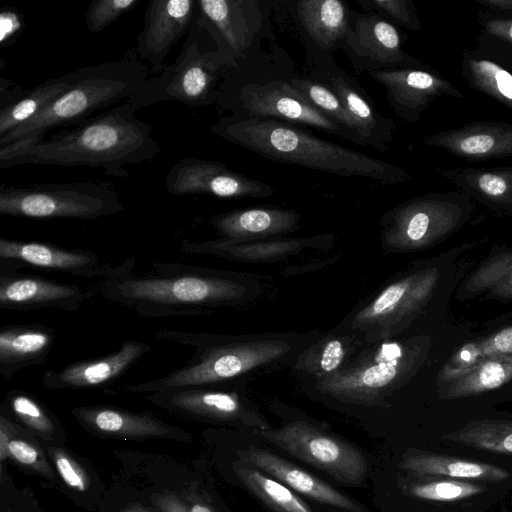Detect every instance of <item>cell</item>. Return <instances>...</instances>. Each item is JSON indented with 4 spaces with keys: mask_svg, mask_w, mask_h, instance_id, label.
<instances>
[{
    "mask_svg": "<svg viewBox=\"0 0 512 512\" xmlns=\"http://www.w3.org/2000/svg\"><path fill=\"white\" fill-rule=\"evenodd\" d=\"M127 101L38 141L0 146V169L18 165L86 166L125 178V165L152 162L161 152L152 126L135 116Z\"/></svg>",
    "mask_w": 512,
    "mask_h": 512,
    "instance_id": "obj_1",
    "label": "cell"
},
{
    "mask_svg": "<svg viewBox=\"0 0 512 512\" xmlns=\"http://www.w3.org/2000/svg\"><path fill=\"white\" fill-rule=\"evenodd\" d=\"M94 291L149 318L201 316L246 294L243 283L222 271L137 258L110 266Z\"/></svg>",
    "mask_w": 512,
    "mask_h": 512,
    "instance_id": "obj_2",
    "label": "cell"
},
{
    "mask_svg": "<svg viewBox=\"0 0 512 512\" xmlns=\"http://www.w3.org/2000/svg\"><path fill=\"white\" fill-rule=\"evenodd\" d=\"M217 136L263 158L382 185L401 182L405 173L384 160L320 139L295 124L274 118L226 116L210 126Z\"/></svg>",
    "mask_w": 512,
    "mask_h": 512,
    "instance_id": "obj_3",
    "label": "cell"
},
{
    "mask_svg": "<svg viewBox=\"0 0 512 512\" xmlns=\"http://www.w3.org/2000/svg\"><path fill=\"white\" fill-rule=\"evenodd\" d=\"M70 86L37 116L0 137V146L15 141H38L56 128H70L95 112L131 99L148 79L149 67L135 50L121 59L73 70Z\"/></svg>",
    "mask_w": 512,
    "mask_h": 512,
    "instance_id": "obj_4",
    "label": "cell"
},
{
    "mask_svg": "<svg viewBox=\"0 0 512 512\" xmlns=\"http://www.w3.org/2000/svg\"><path fill=\"white\" fill-rule=\"evenodd\" d=\"M154 337L194 348V354L180 368L161 378L130 385L129 391L152 393L224 383L282 358L291 349L283 340L234 341L213 334L170 329L158 330Z\"/></svg>",
    "mask_w": 512,
    "mask_h": 512,
    "instance_id": "obj_5",
    "label": "cell"
},
{
    "mask_svg": "<svg viewBox=\"0 0 512 512\" xmlns=\"http://www.w3.org/2000/svg\"><path fill=\"white\" fill-rule=\"evenodd\" d=\"M429 347L427 337L382 341L354 363L319 379L317 388L342 401L375 403L417 372Z\"/></svg>",
    "mask_w": 512,
    "mask_h": 512,
    "instance_id": "obj_6",
    "label": "cell"
},
{
    "mask_svg": "<svg viewBox=\"0 0 512 512\" xmlns=\"http://www.w3.org/2000/svg\"><path fill=\"white\" fill-rule=\"evenodd\" d=\"M123 210L117 191L108 181L0 186V214L5 216L93 220Z\"/></svg>",
    "mask_w": 512,
    "mask_h": 512,
    "instance_id": "obj_7",
    "label": "cell"
},
{
    "mask_svg": "<svg viewBox=\"0 0 512 512\" xmlns=\"http://www.w3.org/2000/svg\"><path fill=\"white\" fill-rule=\"evenodd\" d=\"M229 66L234 65L217 47L202 49L193 25L177 60L147 79L127 102L134 111L166 101L188 106L213 104L220 98V78Z\"/></svg>",
    "mask_w": 512,
    "mask_h": 512,
    "instance_id": "obj_8",
    "label": "cell"
},
{
    "mask_svg": "<svg viewBox=\"0 0 512 512\" xmlns=\"http://www.w3.org/2000/svg\"><path fill=\"white\" fill-rule=\"evenodd\" d=\"M441 276L439 266H429L398 279L355 315L352 328L371 341L389 340L426 306Z\"/></svg>",
    "mask_w": 512,
    "mask_h": 512,
    "instance_id": "obj_9",
    "label": "cell"
},
{
    "mask_svg": "<svg viewBox=\"0 0 512 512\" xmlns=\"http://www.w3.org/2000/svg\"><path fill=\"white\" fill-rule=\"evenodd\" d=\"M261 435L337 481L358 485L366 478L368 463L358 449L307 422L294 421L278 429H264Z\"/></svg>",
    "mask_w": 512,
    "mask_h": 512,
    "instance_id": "obj_10",
    "label": "cell"
},
{
    "mask_svg": "<svg viewBox=\"0 0 512 512\" xmlns=\"http://www.w3.org/2000/svg\"><path fill=\"white\" fill-rule=\"evenodd\" d=\"M235 116L274 118L292 124H303L339 138L366 146L357 133L349 131L311 106L287 80L249 81L236 93Z\"/></svg>",
    "mask_w": 512,
    "mask_h": 512,
    "instance_id": "obj_11",
    "label": "cell"
},
{
    "mask_svg": "<svg viewBox=\"0 0 512 512\" xmlns=\"http://www.w3.org/2000/svg\"><path fill=\"white\" fill-rule=\"evenodd\" d=\"M172 195L208 194L221 198H264L275 190L267 183L235 172L223 163L185 157L176 161L165 177Z\"/></svg>",
    "mask_w": 512,
    "mask_h": 512,
    "instance_id": "obj_12",
    "label": "cell"
},
{
    "mask_svg": "<svg viewBox=\"0 0 512 512\" xmlns=\"http://www.w3.org/2000/svg\"><path fill=\"white\" fill-rule=\"evenodd\" d=\"M197 22L233 63L252 49L264 24V8L259 0H197Z\"/></svg>",
    "mask_w": 512,
    "mask_h": 512,
    "instance_id": "obj_13",
    "label": "cell"
},
{
    "mask_svg": "<svg viewBox=\"0 0 512 512\" xmlns=\"http://www.w3.org/2000/svg\"><path fill=\"white\" fill-rule=\"evenodd\" d=\"M0 307L30 311L59 309L76 311L95 293L94 289L75 283H63L16 270V262L1 260Z\"/></svg>",
    "mask_w": 512,
    "mask_h": 512,
    "instance_id": "obj_14",
    "label": "cell"
},
{
    "mask_svg": "<svg viewBox=\"0 0 512 512\" xmlns=\"http://www.w3.org/2000/svg\"><path fill=\"white\" fill-rule=\"evenodd\" d=\"M199 13L197 0H150L144 26L136 37L138 57L150 64L158 75L166 67L165 59L179 39L192 29Z\"/></svg>",
    "mask_w": 512,
    "mask_h": 512,
    "instance_id": "obj_15",
    "label": "cell"
},
{
    "mask_svg": "<svg viewBox=\"0 0 512 512\" xmlns=\"http://www.w3.org/2000/svg\"><path fill=\"white\" fill-rule=\"evenodd\" d=\"M340 48L358 72L393 69L404 59L399 31L373 12L353 11Z\"/></svg>",
    "mask_w": 512,
    "mask_h": 512,
    "instance_id": "obj_16",
    "label": "cell"
},
{
    "mask_svg": "<svg viewBox=\"0 0 512 512\" xmlns=\"http://www.w3.org/2000/svg\"><path fill=\"white\" fill-rule=\"evenodd\" d=\"M316 74L340 99L344 108L358 126V133L366 146L386 151L392 139L395 124L376 109L361 85L339 68L330 55L320 54Z\"/></svg>",
    "mask_w": 512,
    "mask_h": 512,
    "instance_id": "obj_17",
    "label": "cell"
},
{
    "mask_svg": "<svg viewBox=\"0 0 512 512\" xmlns=\"http://www.w3.org/2000/svg\"><path fill=\"white\" fill-rule=\"evenodd\" d=\"M148 399L166 409L193 417L242 422L258 426L261 430L268 429L234 391L211 386L169 388L150 393Z\"/></svg>",
    "mask_w": 512,
    "mask_h": 512,
    "instance_id": "obj_18",
    "label": "cell"
},
{
    "mask_svg": "<svg viewBox=\"0 0 512 512\" xmlns=\"http://www.w3.org/2000/svg\"><path fill=\"white\" fill-rule=\"evenodd\" d=\"M152 347L125 340L120 348L103 357L69 363L60 370H47L42 384L50 389H85L112 384L125 375Z\"/></svg>",
    "mask_w": 512,
    "mask_h": 512,
    "instance_id": "obj_19",
    "label": "cell"
},
{
    "mask_svg": "<svg viewBox=\"0 0 512 512\" xmlns=\"http://www.w3.org/2000/svg\"><path fill=\"white\" fill-rule=\"evenodd\" d=\"M0 260L86 278L102 279L110 268L94 251L67 249L50 243L4 237L0 238Z\"/></svg>",
    "mask_w": 512,
    "mask_h": 512,
    "instance_id": "obj_20",
    "label": "cell"
},
{
    "mask_svg": "<svg viewBox=\"0 0 512 512\" xmlns=\"http://www.w3.org/2000/svg\"><path fill=\"white\" fill-rule=\"evenodd\" d=\"M240 458L291 489L315 501L346 512H363L353 501L333 486L269 451L250 447L238 452Z\"/></svg>",
    "mask_w": 512,
    "mask_h": 512,
    "instance_id": "obj_21",
    "label": "cell"
},
{
    "mask_svg": "<svg viewBox=\"0 0 512 512\" xmlns=\"http://www.w3.org/2000/svg\"><path fill=\"white\" fill-rule=\"evenodd\" d=\"M427 204L396 208L382 217L381 239L387 248L410 251L424 248L444 236L451 223Z\"/></svg>",
    "mask_w": 512,
    "mask_h": 512,
    "instance_id": "obj_22",
    "label": "cell"
},
{
    "mask_svg": "<svg viewBox=\"0 0 512 512\" xmlns=\"http://www.w3.org/2000/svg\"><path fill=\"white\" fill-rule=\"evenodd\" d=\"M56 340V330L41 323L0 328V375L11 378L23 368L42 364Z\"/></svg>",
    "mask_w": 512,
    "mask_h": 512,
    "instance_id": "obj_23",
    "label": "cell"
},
{
    "mask_svg": "<svg viewBox=\"0 0 512 512\" xmlns=\"http://www.w3.org/2000/svg\"><path fill=\"white\" fill-rule=\"evenodd\" d=\"M301 216L293 210L259 207L214 215L210 224L224 240H249L286 234L298 226Z\"/></svg>",
    "mask_w": 512,
    "mask_h": 512,
    "instance_id": "obj_24",
    "label": "cell"
},
{
    "mask_svg": "<svg viewBox=\"0 0 512 512\" xmlns=\"http://www.w3.org/2000/svg\"><path fill=\"white\" fill-rule=\"evenodd\" d=\"M297 18L308 38L322 52L330 55L344 41L353 10L342 0H300Z\"/></svg>",
    "mask_w": 512,
    "mask_h": 512,
    "instance_id": "obj_25",
    "label": "cell"
},
{
    "mask_svg": "<svg viewBox=\"0 0 512 512\" xmlns=\"http://www.w3.org/2000/svg\"><path fill=\"white\" fill-rule=\"evenodd\" d=\"M399 467L414 475L442 476L480 483H500L510 477L507 470L492 463L427 451L405 455Z\"/></svg>",
    "mask_w": 512,
    "mask_h": 512,
    "instance_id": "obj_26",
    "label": "cell"
},
{
    "mask_svg": "<svg viewBox=\"0 0 512 512\" xmlns=\"http://www.w3.org/2000/svg\"><path fill=\"white\" fill-rule=\"evenodd\" d=\"M73 414L85 426L106 434L151 436L166 434L170 430L152 416L106 406L79 407L73 410Z\"/></svg>",
    "mask_w": 512,
    "mask_h": 512,
    "instance_id": "obj_27",
    "label": "cell"
},
{
    "mask_svg": "<svg viewBox=\"0 0 512 512\" xmlns=\"http://www.w3.org/2000/svg\"><path fill=\"white\" fill-rule=\"evenodd\" d=\"M512 355V325L477 340L464 343L448 358L439 371L441 387L491 357Z\"/></svg>",
    "mask_w": 512,
    "mask_h": 512,
    "instance_id": "obj_28",
    "label": "cell"
},
{
    "mask_svg": "<svg viewBox=\"0 0 512 512\" xmlns=\"http://www.w3.org/2000/svg\"><path fill=\"white\" fill-rule=\"evenodd\" d=\"M512 380V355L479 362L457 379L439 387V396L455 400L476 396L502 387Z\"/></svg>",
    "mask_w": 512,
    "mask_h": 512,
    "instance_id": "obj_29",
    "label": "cell"
},
{
    "mask_svg": "<svg viewBox=\"0 0 512 512\" xmlns=\"http://www.w3.org/2000/svg\"><path fill=\"white\" fill-rule=\"evenodd\" d=\"M304 239H285L265 242H234L230 240L188 241L181 244L187 254H206L228 259L260 260L291 253L307 244Z\"/></svg>",
    "mask_w": 512,
    "mask_h": 512,
    "instance_id": "obj_30",
    "label": "cell"
},
{
    "mask_svg": "<svg viewBox=\"0 0 512 512\" xmlns=\"http://www.w3.org/2000/svg\"><path fill=\"white\" fill-rule=\"evenodd\" d=\"M73 70L25 90L21 97L0 109V137L37 116L73 82Z\"/></svg>",
    "mask_w": 512,
    "mask_h": 512,
    "instance_id": "obj_31",
    "label": "cell"
},
{
    "mask_svg": "<svg viewBox=\"0 0 512 512\" xmlns=\"http://www.w3.org/2000/svg\"><path fill=\"white\" fill-rule=\"evenodd\" d=\"M442 438L477 450L512 455V420H474Z\"/></svg>",
    "mask_w": 512,
    "mask_h": 512,
    "instance_id": "obj_32",
    "label": "cell"
},
{
    "mask_svg": "<svg viewBox=\"0 0 512 512\" xmlns=\"http://www.w3.org/2000/svg\"><path fill=\"white\" fill-rule=\"evenodd\" d=\"M464 284L466 294L487 292L493 298L512 300V248L491 251Z\"/></svg>",
    "mask_w": 512,
    "mask_h": 512,
    "instance_id": "obj_33",
    "label": "cell"
},
{
    "mask_svg": "<svg viewBox=\"0 0 512 512\" xmlns=\"http://www.w3.org/2000/svg\"><path fill=\"white\" fill-rule=\"evenodd\" d=\"M402 488L413 498L453 503L483 493L487 490V484L442 476L414 475L403 484Z\"/></svg>",
    "mask_w": 512,
    "mask_h": 512,
    "instance_id": "obj_34",
    "label": "cell"
},
{
    "mask_svg": "<svg viewBox=\"0 0 512 512\" xmlns=\"http://www.w3.org/2000/svg\"><path fill=\"white\" fill-rule=\"evenodd\" d=\"M237 475L260 500L276 512H313L285 484L251 465H238Z\"/></svg>",
    "mask_w": 512,
    "mask_h": 512,
    "instance_id": "obj_35",
    "label": "cell"
},
{
    "mask_svg": "<svg viewBox=\"0 0 512 512\" xmlns=\"http://www.w3.org/2000/svg\"><path fill=\"white\" fill-rule=\"evenodd\" d=\"M287 81L315 109L339 126L359 134L357 124L338 96L324 83L303 75L292 77Z\"/></svg>",
    "mask_w": 512,
    "mask_h": 512,
    "instance_id": "obj_36",
    "label": "cell"
},
{
    "mask_svg": "<svg viewBox=\"0 0 512 512\" xmlns=\"http://www.w3.org/2000/svg\"><path fill=\"white\" fill-rule=\"evenodd\" d=\"M348 349L347 340L330 337L306 350L299 358L297 366L319 380L340 370Z\"/></svg>",
    "mask_w": 512,
    "mask_h": 512,
    "instance_id": "obj_37",
    "label": "cell"
},
{
    "mask_svg": "<svg viewBox=\"0 0 512 512\" xmlns=\"http://www.w3.org/2000/svg\"><path fill=\"white\" fill-rule=\"evenodd\" d=\"M4 401L9 411L33 431L41 434L55 431L57 425L50 412L28 392L10 390Z\"/></svg>",
    "mask_w": 512,
    "mask_h": 512,
    "instance_id": "obj_38",
    "label": "cell"
},
{
    "mask_svg": "<svg viewBox=\"0 0 512 512\" xmlns=\"http://www.w3.org/2000/svg\"><path fill=\"white\" fill-rule=\"evenodd\" d=\"M139 0H95L85 14L90 32H100L139 4Z\"/></svg>",
    "mask_w": 512,
    "mask_h": 512,
    "instance_id": "obj_39",
    "label": "cell"
},
{
    "mask_svg": "<svg viewBox=\"0 0 512 512\" xmlns=\"http://www.w3.org/2000/svg\"><path fill=\"white\" fill-rule=\"evenodd\" d=\"M364 12L376 13L400 25L411 26L412 18L407 2L403 0H358Z\"/></svg>",
    "mask_w": 512,
    "mask_h": 512,
    "instance_id": "obj_40",
    "label": "cell"
},
{
    "mask_svg": "<svg viewBox=\"0 0 512 512\" xmlns=\"http://www.w3.org/2000/svg\"><path fill=\"white\" fill-rule=\"evenodd\" d=\"M477 67L492 81L503 97L512 100V75L508 71L486 60L478 62Z\"/></svg>",
    "mask_w": 512,
    "mask_h": 512,
    "instance_id": "obj_41",
    "label": "cell"
},
{
    "mask_svg": "<svg viewBox=\"0 0 512 512\" xmlns=\"http://www.w3.org/2000/svg\"><path fill=\"white\" fill-rule=\"evenodd\" d=\"M55 464L65 483L78 491L85 490L86 480L79 467L66 455H57Z\"/></svg>",
    "mask_w": 512,
    "mask_h": 512,
    "instance_id": "obj_42",
    "label": "cell"
},
{
    "mask_svg": "<svg viewBox=\"0 0 512 512\" xmlns=\"http://www.w3.org/2000/svg\"><path fill=\"white\" fill-rule=\"evenodd\" d=\"M23 23L14 9H3L0 13V44L7 46L20 33Z\"/></svg>",
    "mask_w": 512,
    "mask_h": 512,
    "instance_id": "obj_43",
    "label": "cell"
},
{
    "mask_svg": "<svg viewBox=\"0 0 512 512\" xmlns=\"http://www.w3.org/2000/svg\"><path fill=\"white\" fill-rule=\"evenodd\" d=\"M495 145V140L487 134L471 135L460 143V149L466 154L478 155L489 152Z\"/></svg>",
    "mask_w": 512,
    "mask_h": 512,
    "instance_id": "obj_44",
    "label": "cell"
},
{
    "mask_svg": "<svg viewBox=\"0 0 512 512\" xmlns=\"http://www.w3.org/2000/svg\"><path fill=\"white\" fill-rule=\"evenodd\" d=\"M8 448L10 455L22 464L33 465L38 461V451L27 441L12 439Z\"/></svg>",
    "mask_w": 512,
    "mask_h": 512,
    "instance_id": "obj_45",
    "label": "cell"
},
{
    "mask_svg": "<svg viewBox=\"0 0 512 512\" xmlns=\"http://www.w3.org/2000/svg\"><path fill=\"white\" fill-rule=\"evenodd\" d=\"M479 188L490 196H501L507 190L506 181L499 175L487 173L478 179Z\"/></svg>",
    "mask_w": 512,
    "mask_h": 512,
    "instance_id": "obj_46",
    "label": "cell"
},
{
    "mask_svg": "<svg viewBox=\"0 0 512 512\" xmlns=\"http://www.w3.org/2000/svg\"><path fill=\"white\" fill-rule=\"evenodd\" d=\"M0 109L13 103L22 94L25 92L20 86L15 83L6 80L4 78L0 79Z\"/></svg>",
    "mask_w": 512,
    "mask_h": 512,
    "instance_id": "obj_47",
    "label": "cell"
},
{
    "mask_svg": "<svg viewBox=\"0 0 512 512\" xmlns=\"http://www.w3.org/2000/svg\"><path fill=\"white\" fill-rule=\"evenodd\" d=\"M6 428L3 424H1V429H0V458L1 460L3 461L8 452H9V435L8 433L6 432Z\"/></svg>",
    "mask_w": 512,
    "mask_h": 512,
    "instance_id": "obj_48",
    "label": "cell"
},
{
    "mask_svg": "<svg viewBox=\"0 0 512 512\" xmlns=\"http://www.w3.org/2000/svg\"><path fill=\"white\" fill-rule=\"evenodd\" d=\"M190 512H213L209 507L201 504H195Z\"/></svg>",
    "mask_w": 512,
    "mask_h": 512,
    "instance_id": "obj_49",
    "label": "cell"
},
{
    "mask_svg": "<svg viewBox=\"0 0 512 512\" xmlns=\"http://www.w3.org/2000/svg\"><path fill=\"white\" fill-rule=\"evenodd\" d=\"M509 35H510V37H511V39H512V25H511V26H510V28H509Z\"/></svg>",
    "mask_w": 512,
    "mask_h": 512,
    "instance_id": "obj_50",
    "label": "cell"
},
{
    "mask_svg": "<svg viewBox=\"0 0 512 512\" xmlns=\"http://www.w3.org/2000/svg\"><path fill=\"white\" fill-rule=\"evenodd\" d=\"M129 512H143V511H129Z\"/></svg>",
    "mask_w": 512,
    "mask_h": 512,
    "instance_id": "obj_51",
    "label": "cell"
}]
</instances>
